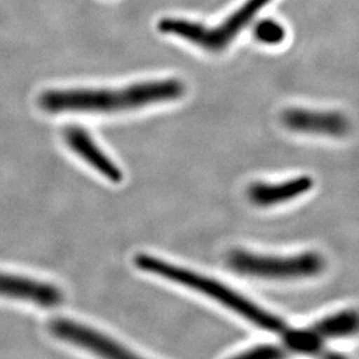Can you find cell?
<instances>
[{
	"mask_svg": "<svg viewBox=\"0 0 359 359\" xmlns=\"http://www.w3.org/2000/svg\"><path fill=\"white\" fill-rule=\"evenodd\" d=\"M134 264L141 271L158 276L213 299L264 330L283 335L288 329L287 325L279 319L278 316L262 309L224 283L208 278L206 276L199 275L187 269L180 268L178 265L171 264L169 262L150 255H136Z\"/></svg>",
	"mask_w": 359,
	"mask_h": 359,
	"instance_id": "7a4b0ae2",
	"label": "cell"
},
{
	"mask_svg": "<svg viewBox=\"0 0 359 359\" xmlns=\"http://www.w3.org/2000/svg\"><path fill=\"white\" fill-rule=\"evenodd\" d=\"M63 135L69 148L77 154L81 160L88 163L92 169H95L112 183H121L123 180L121 169L100 149V147L92 139L88 130L79 126H68L65 129Z\"/></svg>",
	"mask_w": 359,
	"mask_h": 359,
	"instance_id": "ba28073f",
	"label": "cell"
},
{
	"mask_svg": "<svg viewBox=\"0 0 359 359\" xmlns=\"http://www.w3.org/2000/svg\"><path fill=\"white\" fill-rule=\"evenodd\" d=\"M185 93L180 79L143 81L120 88H75L44 92L39 98L48 113H118L172 102Z\"/></svg>",
	"mask_w": 359,
	"mask_h": 359,
	"instance_id": "6da1fadb",
	"label": "cell"
},
{
	"mask_svg": "<svg viewBox=\"0 0 359 359\" xmlns=\"http://www.w3.org/2000/svg\"><path fill=\"white\" fill-rule=\"evenodd\" d=\"M357 327L358 316L356 311L348 309L320 320L311 328L325 342V339L353 335L357 332Z\"/></svg>",
	"mask_w": 359,
	"mask_h": 359,
	"instance_id": "30bf717a",
	"label": "cell"
},
{
	"mask_svg": "<svg viewBox=\"0 0 359 359\" xmlns=\"http://www.w3.org/2000/svg\"><path fill=\"white\" fill-rule=\"evenodd\" d=\"M313 187L314 180L311 177L300 176L279 184H252L248 190V196L255 205L270 207L304 196L312 190Z\"/></svg>",
	"mask_w": 359,
	"mask_h": 359,
	"instance_id": "9c48e42d",
	"label": "cell"
},
{
	"mask_svg": "<svg viewBox=\"0 0 359 359\" xmlns=\"http://www.w3.org/2000/svg\"><path fill=\"white\" fill-rule=\"evenodd\" d=\"M254 36L256 40L264 44H279L286 36L283 25L278 21L266 19L258 22L254 28Z\"/></svg>",
	"mask_w": 359,
	"mask_h": 359,
	"instance_id": "7c38bea8",
	"label": "cell"
},
{
	"mask_svg": "<svg viewBox=\"0 0 359 359\" xmlns=\"http://www.w3.org/2000/svg\"><path fill=\"white\" fill-rule=\"evenodd\" d=\"M228 266L236 273L255 278L293 280L319 276L325 269V261L313 251L294 256H271L234 250L228 256Z\"/></svg>",
	"mask_w": 359,
	"mask_h": 359,
	"instance_id": "277c9868",
	"label": "cell"
},
{
	"mask_svg": "<svg viewBox=\"0 0 359 359\" xmlns=\"http://www.w3.org/2000/svg\"><path fill=\"white\" fill-rule=\"evenodd\" d=\"M0 297L32 302L43 309L62 305L63 292L46 281L0 271Z\"/></svg>",
	"mask_w": 359,
	"mask_h": 359,
	"instance_id": "8992f818",
	"label": "cell"
},
{
	"mask_svg": "<svg viewBox=\"0 0 359 359\" xmlns=\"http://www.w3.org/2000/svg\"><path fill=\"white\" fill-rule=\"evenodd\" d=\"M272 0H247L215 27H207L196 21L164 18L158 22L163 34L175 35L210 53H219L231 46L241 32L252 22L256 15Z\"/></svg>",
	"mask_w": 359,
	"mask_h": 359,
	"instance_id": "3957f363",
	"label": "cell"
},
{
	"mask_svg": "<svg viewBox=\"0 0 359 359\" xmlns=\"http://www.w3.org/2000/svg\"><path fill=\"white\" fill-rule=\"evenodd\" d=\"M286 351L316 355L322 349L323 341L313 332V329H290L283 334Z\"/></svg>",
	"mask_w": 359,
	"mask_h": 359,
	"instance_id": "8fae6325",
	"label": "cell"
},
{
	"mask_svg": "<svg viewBox=\"0 0 359 359\" xmlns=\"http://www.w3.org/2000/svg\"><path fill=\"white\" fill-rule=\"evenodd\" d=\"M281 122L292 132L343 136L350 130V122L344 114L335 111H312L305 109H286Z\"/></svg>",
	"mask_w": 359,
	"mask_h": 359,
	"instance_id": "52a82bcc",
	"label": "cell"
},
{
	"mask_svg": "<svg viewBox=\"0 0 359 359\" xmlns=\"http://www.w3.org/2000/svg\"><path fill=\"white\" fill-rule=\"evenodd\" d=\"M287 355V351L284 349V346H271V344H264V346H255L252 349L248 350L245 353L238 355L240 357L245 358H279Z\"/></svg>",
	"mask_w": 359,
	"mask_h": 359,
	"instance_id": "4fadbf2b",
	"label": "cell"
},
{
	"mask_svg": "<svg viewBox=\"0 0 359 359\" xmlns=\"http://www.w3.org/2000/svg\"><path fill=\"white\" fill-rule=\"evenodd\" d=\"M49 332L65 342L79 346L81 349L97 353L99 356L125 358L135 357L134 353L109 336L97 332L95 329L81 325L74 320L57 318L49 322Z\"/></svg>",
	"mask_w": 359,
	"mask_h": 359,
	"instance_id": "5b68a950",
	"label": "cell"
}]
</instances>
